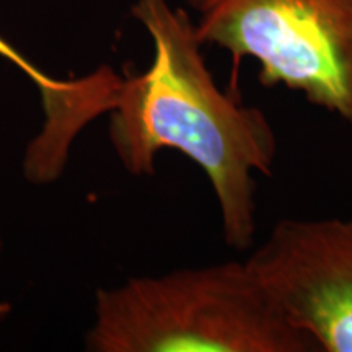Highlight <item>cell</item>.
<instances>
[{
    "mask_svg": "<svg viewBox=\"0 0 352 352\" xmlns=\"http://www.w3.org/2000/svg\"><path fill=\"white\" fill-rule=\"evenodd\" d=\"M131 15L151 36L153 56L142 74L122 77L109 111L118 160L132 176H153L162 151L186 155L212 186L226 245L252 248L254 176L274 168V127L263 109L217 85L188 10L168 0H135Z\"/></svg>",
    "mask_w": 352,
    "mask_h": 352,
    "instance_id": "1",
    "label": "cell"
},
{
    "mask_svg": "<svg viewBox=\"0 0 352 352\" xmlns=\"http://www.w3.org/2000/svg\"><path fill=\"white\" fill-rule=\"evenodd\" d=\"M88 352H311L245 261L129 277L95 292Z\"/></svg>",
    "mask_w": 352,
    "mask_h": 352,
    "instance_id": "2",
    "label": "cell"
},
{
    "mask_svg": "<svg viewBox=\"0 0 352 352\" xmlns=\"http://www.w3.org/2000/svg\"><path fill=\"white\" fill-rule=\"evenodd\" d=\"M204 46L352 124V0H186Z\"/></svg>",
    "mask_w": 352,
    "mask_h": 352,
    "instance_id": "3",
    "label": "cell"
},
{
    "mask_svg": "<svg viewBox=\"0 0 352 352\" xmlns=\"http://www.w3.org/2000/svg\"><path fill=\"white\" fill-rule=\"evenodd\" d=\"M245 263L316 352H352V215L279 220Z\"/></svg>",
    "mask_w": 352,
    "mask_h": 352,
    "instance_id": "4",
    "label": "cell"
},
{
    "mask_svg": "<svg viewBox=\"0 0 352 352\" xmlns=\"http://www.w3.org/2000/svg\"><path fill=\"white\" fill-rule=\"evenodd\" d=\"M0 57L25 74L41 98L44 124L26 145V158L43 171H63L70 147L83 127L111 109L120 74L109 65H101L87 76L56 78L34 65L3 36H0Z\"/></svg>",
    "mask_w": 352,
    "mask_h": 352,
    "instance_id": "5",
    "label": "cell"
},
{
    "mask_svg": "<svg viewBox=\"0 0 352 352\" xmlns=\"http://www.w3.org/2000/svg\"><path fill=\"white\" fill-rule=\"evenodd\" d=\"M2 254H3V232H2V220H0V263H2ZM10 315H12V303L8 302L7 298H3L2 294H0V327L10 318Z\"/></svg>",
    "mask_w": 352,
    "mask_h": 352,
    "instance_id": "6",
    "label": "cell"
}]
</instances>
